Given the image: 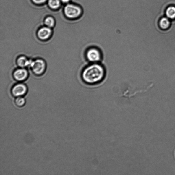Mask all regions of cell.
Returning a JSON list of instances; mask_svg holds the SVG:
<instances>
[{"instance_id":"obj_12","label":"cell","mask_w":175,"mask_h":175,"mask_svg":"<svg viewBox=\"0 0 175 175\" xmlns=\"http://www.w3.org/2000/svg\"><path fill=\"white\" fill-rule=\"evenodd\" d=\"M15 103L19 107H23L25 105L26 101L25 98L22 97H17L15 100Z\"/></svg>"},{"instance_id":"obj_9","label":"cell","mask_w":175,"mask_h":175,"mask_svg":"<svg viewBox=\"0 0 175 175\" xmlns=\"http://www.w3.org/2000/svg\"><path fill=\"white\" fill-rule=\"evenodd\" d=\"M170 19L167 17H163L160 20L159 23V27L163 30H166L169 28L171 25Z\"/></svg>"},{"instance_id":"obj_8","label":"cell","mask_w":175,"mask_h":175,"mask_svg":"<svg viewBox=\"0 0 175 175\" xmlns=\"http://www.w3.org/2000/svg\"><path fill=\"white\" fill-rule=\"evenodd\" d=\"M32 61L28 59L27 57L21 56L17 58V64L19 67L25 68L27 67H30Z\"/></svg>"},{"instance_id":"obj_14","label":"cell","mask_w":175,"mask_h":175,"mask_svg":"<svg viewBox=\"0 0 175 175\" xmlns=\"http://www.w3.org/2000/svg\"><path fill=\"white\" fill-rule=\"evenodd\" d=\"M47 0H32L34 3L38 4L44 3Z\"/></svg>"},{"instance_id":"obj_11","label":"cell","mask_w":175,"mask_h":175,"mask_svg":"<svg viewBox=\"0 0 175 175\" xmlns=\"http://www.w3.org/2000/svg\"><path fill=\"white\" fill-rule=\"evenodd\" d=\"M60 0H48V4L50 7L53 9H56L60 6Z\"/></svg>"},{"instance_id":"obj_4","label":"cell","mask_w":175,"mask_h":175,"mask_svg":"<svg viewBox=\"0 0 175 175\" xmlns=\"http://www.w3.org/2000/svg\"><path fill=\"white\" fill-rule=\"evenodd\" d=\"M86 56L87 60L91 63H97L101 60V52L95 47H91L88 49Z\"/></svg>"},{"instance_id":"obj_6","label":"cell","mask_w":175,"mask_h":175,"mask_svg":"<svg viewBox=\"0 0 175 175\" xmlns=\"http://www.w3.org/2000/svg\"><path fill=\"white\" fill-rule=\"evenodd\" d=\"M29 75L27 70L23 68L20 67L14 72L13 76L17 81L22 82L27 80Z\"/></svg>"},{"instance_id":"obj_13","label":"cell","mask_w":175,"mask_h":175,"mask_svg":"<svg viewBox=\"0 0 175 175\" xmlns=\"http://www.w3.org/2000/svg\"><path fill=\"white\" fill-rule=\"evenodd\" d=\"M44 22L45 25L50 28L54 27L55 25L54 19L51 17H47L45 20Z\"/></svg>"},{"instance_id":"obj_7","label":"cell","mask_w":175,"mask_h":175,"mask_svg":"<svg viewBox=\"0 0 175 175\" xmlns=\"http://www.w3.org/2000/svg\"><path fill=\"white\" fill-rule=\"evenodd\" d=\"M52 35L51 28L43 27L39 29L37 33L38 38L41 41H45L49 40Z\"/></svg>"},{"instance_id":"obj_2","label":"cell","mask_w":175,"mask_h":175,"mask_svg":"<svg viewBox=\"0 0 175 175\" xmlns=\"http://www.w3.org/2000/svg\"><path fill=\"white\" fill-rule=\"evenodd\" d=\"M30 67L35 75L40 76L45 73L46 69V64L44 60L38 59L32 61Z\"/></svg>"},{"instance_id":"obj_1","label":"cell","mask_w":175,"mask_h":175,"mask_svg":"<svg viewBox=\"0 0 175 175\" xmlns=\"http://www.w3.org/2000/svg\"><path fill=\"white\" fill-rule=\"evenodd\" d=\"M105 73L104 69L102 65L94 63L85 68L82 71V77L87 84H95L103 80Z\"/></svg>"},{"instance_id":"obj_15","label":"cell","mask_w":175,"mask_h":175,"mask_svg":"<svg viewBox=\"0 0 175 175\" xmlns=\"http://www.w3.org/2000/svg\"><path fill=\"white\" fill-rule=\"evenodd\" d=\"M63 3L66 4L68 3L70 0H60Z\"/></svg>"},{"instance_id":"obj_3","label":"cell","mask_w":175,"mask_h":175,"mask_svg":"<svg viewBox=\"0 0 175 175\" xmlns=\"http://www.w3.org/2000/svg\"><path fill=\"white\" fill-rule=\"evenodd\" d=\"M65 16L69 19H76L82 14V8L79 6L74 4H69L65 6L64 9Z\"/></svg>"},{"instance_id":"obj_10","label":"cell","mask_w":175,"mask_h":175,"mask_svg":"<svg viewBox=\"0 0 175 175\" xmlns=\"http://www.w3.org/2000/svg\"><path fill=\"white\" fill-rule=\"evenodd\" d=\"M166 14L170 19H175V6H171L168 7L166 11Z\"/></svg>"},{"instance_id":"obj_5","label":"cell","mask_w":175,"mask_h":175,"mask_svg":"<svg viewBox=\"0 0 175 175\" xmlns=\"http://www.w3.org/2000/svg\"><path fill=\"white\" fill-rule=\"evenodd\" d=\"M27 87L25 84L19 83L12 87V93L14 97H22L27 93Z\"/></svg>"}]
</instances>
